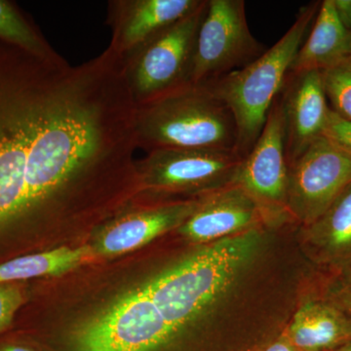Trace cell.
I'll use <instances>...</instances> for the list:
<instances>
[{"instance_id":"cell-18","label":"cell","mask_w":351,"mask_h":351,"mask_svg":"<svg viewBox=\"0 0 351 351\" xmlns=\"http://www.w3.org/2000/svg\"><path fill=\"white\" fill-rule=\"evenodd\" d=\"M311 226L316 242L329 253L351 251V184Z\"/></svg>"},{"instance_id":"cell-5","label":"cell","mask_w":351,"mask_h":351,"mask_svg":"<svg viewBox=\"0 0 351 351\" xmlns=\"http://www.w3.org/2000/svg\"><path fill=\"white\" fill-rule=\"evenodd\" d=\"M206 7L204 0L195 12L159 32L123 60L136 105L189 84L196 36Z\"/></svg>"},{"instance_id":"cell-7","label":"cell","mask_w":351,"mask_h":351,"mask_svg":"<svg viewBox=\"0 0 351 351\" xmlns=\"http://www.w3.org/2000/svg\"><path fill=\"white\" fill-rule=\"evenodd\" d=\"M252 36L243 0H207L196 36L189 84H210L262 54Z\"/></svg>"},{"instance_id":"cell-8","label":"cell","mask_w":351,"mask_h":351,"mask_svg":"<svg viewBox=\"0 0 351 351\" xmlns=\"http://www.w3.org/2000/svg\"><path fill=\"white\" fill-rule=\"evenodd\" d=\"M234 151L156 149L137 161L138 184L159 193L208 191L234 182L241 165Z\"/></svg>"},{"instance_id":"cell-12","label":"cell","mask_w":351,"mask_h":351,"mask_svg":"<svg viewBox=\"0 0 351 351\" xmlns=\"http://www.w3.org/2000/svg\"><path fill=\"white\" fill-rule=\"evenodd\" d=\"M280 94L289 166L321 137L329 113L320 71L290 75Z\"/></svg>"},{"instance_id":"cell-4","label":"cell","mask_w":351,"mask_h":351,"mask_svg":"<svg viewBox=\"0 0 351 351\" xmlns=\"http://www.w3.org/2000/svg\"><path fill=\"white\" fill-rule=\"evenodd\" d=\"M320 4H308L271 48L250 64L210 83L228 106L237 128V152L244 158L257 143L274 101L280 96L298 51L313 25Z\"/></svg>"},{"instance_id":"cell-17","label":"cell","mask_w":351,"mask_h":351,"mask_svg":"<svg viewBox=\"0 0 351 351\" xmlns=\"http://www.w3.org/2000/svg\"><path fill=\"white\" fill-rule=\"evenodd\" d=\"M92 254L93 251L88 246L60 247L54 250L16 258L0 265V284L64 274L86 262Z\"/></svg>"},{"instance_id":"cell-13","label":"cell","mask_w":351,"mask_h":351,"mask_svg":"<svg viewBox=\"0 0 351 351\" xmlns=\"http://www.w3.org/2000/svg\"><path fill=\"white\" fill-rule=\"evenodd\" d=\"M263 213L258 203L232 182L203 198L180 232L195 242H215L250 230Z\"/></svg>"},{"instance_id":"cell-3","label":"cell","mask_w":351,"mask_h":351,"mask_svg":"<svg viewBox=\"0 0 351 351\" xmlns=\"http://www.w3.org/2000/svg\"><path fill=\"white\" fill-rule=\"evenodd\" d=\"M138 149L237 152V128L228 106L209 84H186L136 105Z\"/></svg>"},{"instance_id":"cell-24","label":"cell","mask_w":351,"mask_h":351,"mask_svg":"<svg viewBox=\"0 0 351 351\" xmlns=\"http://www.w3.org/2000/svg\"><path fill=\"white\" fill-rule=\"evenodd\" d=\"M265 351H301L289 341V339H280L270 345Z\"/></svg>"},{"instance_id":"cell-26","label":"cell","mask_w":351,"mask_h":351,"mask_svg":"<svg viewBox=\"0 0 351 351\" xmlns=\"http://www.w3.org/2000/svg\"><path fill=\"white\" fill-rule=\"evenodd\" d=\"M338 351H351V341L350 343H346L343 348H339Z\"/></svg>"},{"instance_id":"cell-22","label":"cell","mask_w":351,"mask_h":351,"mask_svg":"<svg viewBox=\"0 0 351 351\" xmlns=\"http://www.w3.org/2000/svg\"><path fill=\"white\" fill-rule=\"evenodd\" d=\"M322 136L351 154V120L343 119L331 108Z\"/></svg>"},{"instance_id":"cell-19","label":"cell","mask_w":351,"mask_h":351,"mask_svg":"<svg viewBox=\"0 0 351 351\" xmlns=\"http://www.w3.org/2000/svg\"><path fill=\"white\" fill-rule=\"evenodd\" d=\"M0 39L38 58L59 59L60 55L13 4L0 0Z\"/></svg>"},{"instance_id":"cell-21","label":"cell","mask_w":351,"mask_h":351,"mask_svg":"<svg viewBox=\"0 0 351 351\" xmlns=\"http://www.w3.org/2000/svg\"><path fill=\"white\" fill-rule=\"evenodd\" d=\"M25 300L24 291L17 284H0V334L10 326Z\"/></svg>"},{"instance_id":"cell-23","label":"cell","mask_w":351,"mask_h":351,"mask_svg":"<svg viewBox=\"0 0 351 351\" xmlns=\"http://www.w3.org/2000/svg\"><path fill=\"white\" fill-rule=\"evenodd\" d=\"M335 3L351 36V0H335Z\"/></svg>"},{"instance_id":"cell-9","label":"cell","mask_w":351,"mask_h":351,"mask_svg":"<svg viewBox=\"0 0 351 351\" xmlns=\"http://www.w3.org/2000/svg\"><path fill=\"white\" fill-rule=\"evenodd\" d=\"M351 184V154L321 136L289 166L287 209L307 225Z\"/></svg>"},{"instance_id":"cell-6","label":"cell","mask_w":351,"mask_h":351,"mask_svg":"<svg viewBox=\"0 0 351 351\" xmlns=\"http://www.w3.org/2000/svg\"><path fill=\"white\" fill-rule=\"evenodd\" d=\"M175 334L142 286L80 324L71 343L73 351H157Z\"/></svg>"},{"instance_id":"cell-14","label":"cell","mask_w":351,"mask_h":351,"mask_svg":"<svg viewBox=\"0 0 351 351\" xmlns=\"http://www.w3.org/2000/svg\"><path fill=\"white\" fill-rule=\"evenodd\" d=\"M200 203L197 200L167 203L127 215L103 233L97 252L100 255L113 256L137 249L182 225Z\"/></svg>"},{"instance_id":"cell-20","label":"cell","mask_w":351,"mask_h":351,"mask_svg":"<svg viewBox=\"0 0 351 351\" xmlns=\"http://www.w3.org/2000/svg\"><path fill=\"white\" fill-rule=\"evenodd\" d=\"M331 110L351 120V57L321 73Z\"/></svg>"},{"instance_id":"cell-16","label":"cell","mask_w":351,"mask_h":351,"mask_svg":"<svg viewBox=\"0 0 351 351\" xmlns=\"http://www.w3.org/2000/svg\"><path fill=\"white\" fill-rule=\"evenodd\" d=\"M351 337V325L336 309L308 302L295 313L289 328V341L301 351L332 348Z\"/></svg>"},{"instance_id":"cell-11","label":"cell","mask_w":351,"mask_h":351,"mask_svg":"<svg viewBox=\"0 0 351 351\" xmlns=\"http://www.w3.org/2000/svg\"><path fill=\"white\" fill-rule=\"evenodd\" d=\"M204 0H112L108 24L112 29L110 50L123 61L141 46L195 12Z\"/></svg>"},{"instance_id":"cell-10","label":"cell","mask_w":351,"mask_h":351,"mask_svg":"<svg viewBox=\"0 0 351 351\" xmlns=\"http://www.w3.org/2000/svg\"><path fill=\"white\" fill-rule=\"evenodd\" d=\"M289 163L285 151L282 101H274L257 143L244 157L234 184L263 210L287 208Z\"/></svg>"},{"instance_id":"cell-2","label":"cell","mask_w":351,"mask_h":351,"mask_svg":"<svg viewBox=\"0 0 351 351\" xmlns=\"http://www.w3.org/2000/svg\"><path fill=\"white\" fill-rule=\"evenodd\" d=\"M260 242L254 228L217 240L143 286L171 329L179 332L232 287Z\"/></svg>"},{"instance_id":"cell-27","label":"cell","mask_w":351,"mask_h":351,"mask_svg":"<svg viewBox=\"0 0 351 351\" xmlns=\"http://www.w3.org/2000/svg\"><path fill=\"white\" fill-rule=\"evenodd\" d=\"M350 304H351V295H350Z\"/></svg>"},{"instance_id":"cell-25","label":"cell","mask_w":351,"mask_h":351,"mask_svg":"<svg viewBox=\"0 0 351 351\" xmlns=\"http://www.w3.org/2000/svg\"><path fill=\"white\" fill-rule=\"evenodd\" d=\"M0 351H34L29 348H24V346H6L0 348Z\"/></svg>"},{"instance_id":"cell-1","label":"cell","mask_w":351,"mask_h":351,"mask_svg":"<svg viewBox=\"0 0 351 351\" xmlns=\"http://www.w3.org/2000/svg\"><path fill=\"white\" fill-rule=\"evenodd\" d=\"M78 115L60 82L0 86V226L29 214L27 195L45 193L73 156Z\"/></svg>"},{"instance_id":"cell-15","label":"cell","mask_w":351,"mask_h":351,"mask_svg":"<svg viewBox=\"0 0 351 351\" xmlns=\"http://www.w3.org/2000/svg\"><path fill=\"white\" fill-rule=\"evenodd\" d=\"M308 38L298 51L290 75L322 71L351 57V36L335 0H324L316 14Z\"/></svg>"}]
</instances>
